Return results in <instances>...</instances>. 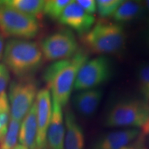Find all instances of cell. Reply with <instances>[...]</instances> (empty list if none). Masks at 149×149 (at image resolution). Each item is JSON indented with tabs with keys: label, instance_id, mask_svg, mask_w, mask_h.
I'll use <instances>...</instances> for the list:
<instances>
[{
	"label": "cell",
	"instance_id": "484cf974",
	"mask_svg": "<svg viewBox=\"0 0 149 149\" xmlns=\"http://www.w3.org/2000/svg\"><path fill=\"white\" fill-rule=\"evenodd\" d=\"M141 129H142V132L144 133V135L149 136V118L145 122L144 125L141 126Z\"/></svg>",
	"mask_w": 149,
	"mask_h": 149
},
{
	"label": "cell",
	"instance_id": "7c38bea8",
	"mask_svg": "<svg viewBox=\"0 0 149 149\" xmlns=\"http://www.w3.org/2000/svg\"><path fill=\"white\" fill-rule=\"evenodd\" d=\"M139 135L137 128H125L107 133L95 141L92 149H122L129 146Z\"/></svg>",
	"mask_w": 149,
	"mask_h": 149
},
{
	"label": "cell",
	"instance_id": "ba28073f",
	"mask_svg": "<svg viewBox=\"0 0 149 149\" xmlns=\"http://www.w3.org/2000/svg\"><path fill=\"white\" fill-rule=\"evenodd\" d=\"M112 75V63L106 55H99L86 61L80 68L74 84L76 91L97 88Z\"/></svg>",
	"mask_w": 149,
	"mask_h": 149
},
{
	"label": "cell",
	"instance_id": "277c9868",
	"mask_svg": "<svg viewBox=\"0 0 149 149\" xmlns=\"http://www.w3.org/2000/svg\"><path fill=\"white\" fill-rule=\"evenodd\" d=\"M148 118V102L139 99H124L109 108L104 117V125L109 128H141Z\"/></svg>",
	"mask_w": 149,
	"mask_h": 149
},
{
	"label": "cell",
	"instance_id": "d6986e66",
	"mask_svg": "<svg viewBox=\"0 0 149 149\" xmlns=\"http://www.w3.org/2000/svg\"><path fill=\"white\" fill-rule=\"evenodd\" d=\"M10 111L8 99L6 93L0 95V142L5 137L10 122Z\"/></svg>",
	"mask_w": 149,
	"mask_h": 149
},
{
	"label": "cell",
	"instance_id": "3957f363",
	"mask_svg": "<svg viewBox=\"0 0 149 149\" xmlns=\"http://www.w3.org/2000/svg\"><path fill=\"white\" fill-rule=\"evenodd\" d=\"M81 38L83 44L93 53L104 55L115 54L125 47L127 35L120 24L100 20Z\"/></svg>",
	"mask_w": 149,
	"mask_h": 149
},
{
	"label": "cell",
	"instance_id": "7a4b0ae2",
	"mask_svg": "<svg viewBox=\"0 0 149 149\" xmlns=\"http://www.w3.org/2000/svg\"><path fill=\"white\" fill-rule=\"evenodd\" d=\"M3 61L7 68L17 77L27 78L42 66L44 57L36 42L11 39L5 45Z\"/></svg>",
	"mask_w": 149,
	"mask_h": 149
},
{
	"label": "cell",
	"instance_id": "e0dca14e",
	"mask_svg": "<svg viewBox=\"0 0 149 149\" xmlns=\"http://www.w3.org/2000/svg\"><path fill=\"white\" fill-rule=\"evenodd\" d=\"M3 5L34 17H40L43 13L45 1L43 0H6Z\"/></svg>",
	"mask_w": 149,
	"mask_h": 149
},
{
	"label": "cell",
	"instance_id": "5bb4252c",
	"mask_svg": "<svg viewBox=\"0 0 149 149\" xmlns=\"http://www.w3.org/2000/svg\"><path fill=\"white\" fill-rule=\"evenodd\" d=\"M65 135L64 149H84V134L74 113L67 109L64 115Z\"/></svg>",
	"mask_w": 149,
	"mask_h": 149
},
{
	"label": "cell",
	"instance_id": "6da1fadb",
	"mask_svg": "<svg viewBox=\"0 0 149 149\" xmlns=\"http://www.w3.org/2000/svg\"><path fill=\"white\" fill-rule=\"evenodd\" d=\"M88 60L87 53L79 49L72 57L54 61L44 70L43 78L52 99L62 108L69 101L80 68Z\"/></svg>",
	"mask_w": 149,
	"mask_h": 149
},
{
	"label": "cell",
	"instance_id": "4dcf8cb0",
	"mask_svg": "<svg viewBox=\"0 0 149 149\" xmlns=\"http://www.w3.org/2000/svg\"><path fill=\"white\" fill-rule=\"evenodd\" d=\"M141 149H145V148H141Z\"/></svg>",
	"mask_w": 149,
	"mask_h": 149
},
{
	"label": "cell",
	"instance_id": "ac0fdd59",
	"mask_svg": "<svg viewBox=\"0 0 149 149\" xmlns=\"http://www.w3.org/2000/svg\"><path fill=\"white\" fill-rule=\"evenodd\" d=\"M20 126L21 122L10 118L5 137L0 142V149H13L16 146Z\"/></svg>",
	"mask_w": 149,
	"mask_h": 149
},
{
	"label": "cell",
	"instance_id": "44dd1931",
	"mask_svg": "<svg viewBox=\"0 0 149 149\" xmlns=\"http://www.w3.org/2000/svg\"><path fill=\"white\" fill-rule=\"evenodd\" d=\"M122 2V0H98L96 1L97 11L103 18L112 17Z\"/></svg>",
	"mask_w": 149,
	"mask_h": 149
},
{
	"label": "cell",
	"instance_id": "7402d4cb",
	"mask_svg": "<svg viewBox=\"0 0 149 149\" xmlns=\"http://www.w3.org/2000/svg\"><path fill=\"white\" fill-rule=\"evenodd\" d=\"M138 82L144 100L149 102V63L140 66L137 73Z\"/></svg>",
	"mask_w": 149,
	"mask_h": 149
},
{
	"label": "cell",
	"instance_id": "4fadbf2b",
	"mask_svg": "<svg viewBox=\"0 0 149 149\" xmlns=\"http://www.w3.org/2000/svg\"><path fill=\"white\" fill-rule=\"evenodd\" d=\"M102 96L103 93L100 88L79 91L72 97V105L81 116L91 117L97 110Z\"/></svg>",
	"mask_w": 149,
	"mask_h": 149
},
{
	"label": "cell",
	"instance_id": "4316f807",
	"mask_svg": "<svg viewBox=\"0 0 149 149\" xmlns=\"http://www.w3.org/2000/svg\"><path fill=\"white\" fill-rule=\"evenodd\" d=\"M13 149H28V148L26 146H23V145L17 144V145H16V146Z\"/></svg>",
	"mask_w": 149,
	"mask_h": 149
},
{
	"label": "cell",
	"instance_id": "5b68a950",
	"mask_svg": "<svg viewBox=\"0 0 149 149\" xmlns=\"http://www.w3.org/2000/svg\"><path fill=\"white\" fill-rule=\"evenodd\" d=\"M0 31L4 36L29 40L40 32V24L34 17L6 6L0 1Z\"/></svg>",
	"mask_w": 149,
	"mask_h": 149
},
{
	"label": "cell",
	"instance_id": "603a6c76",
	"mask_svg": "<svg viewBox=\"0 0 149 149\" xmlns=\"http://www.w3.org/2000/svg\"><path fill=\"white\" fill-rule=\"evenodd\" d=\"M10 81V72L4 64H0V95L5 90Z\"/></svg>",
	"mask_w": 149,
	"mask_h": 149
},
{
	"label": "cell",
	"instance_id": "9a60e30c",
	"mask_svg": "<svg viewBox=\"0 0 149 149\" xmlns=\"http://www.w3.org/2000/svg\"><path fill=\"white\" fill-rule=\"evenodd\" d=\"M37 123L35 102L29 113L22 120L19 133L20 144L28 149H37Z\"/></svg>",
	"mask_w": 149,
	"mask_h": 149
},
{
	"label": "cell",
	"instance_id": "9c48e42d",
	"mask_svg": "<svg viewBox=\"0 0 149 149\" xmlns=\"http://www.w3.org/2000/svg\"><path fill=\"white\" fill-rule=\"evenodd\" d=\"M37 111V149H46V135L52 116V96L48 88L38 91L35 100Z\"/></svg>",
	"mask_w": 149,
	"mask_h": 149
},
{
	"label": "cell",
	"instance_id": "f546056e",
	"mask_svg": "<svg viewBox=\"0 0 149 149\" xmlns=\"http://www.w3.org/2000/svg\"><path fill=\"white\" fill-rule=\"evenodd\" d=\"M146 42H147V44H148V45L149 46V33H148V35H147V37H146Z\"/></svg>",
	"mask_w": 149,
	"mask_h": 149
},
{
	"label": "cell",
	"instance_id": "8fae6325",
	"mask_svg": "<svg viewBox=\"0 0 149 149\" xmlns=\"http://www.w3.org/2000/svg\"><path fill=\"white\" fill-rule=\"evenodd\" d=\"M52 116L46 135V149H64L65 127L62 107L52 99Z\"/></svg>",
	"mask_w": 149,
	"mask_h": 149
},
{
	"label": "cell",
	"instance_id": "52a82bcc",
	"mask_svg": "<svg viewBox=\"0 0 149 149\" xmlns=\"http://www.w3.org/2000/svg\"><path fill=\"white\" fill-rule=\"evenodd\" d=\"M37 86L33 80L13 81L9 86L8 102L10 117L21 122L36 100Z\"/></svg>",
	"mask_w": 149,
	"mask_h": 149
},
{
	"label": "cell",
	"instance_id": "8992f818",
	"mask_svg": "<svg viewBox=\"0 0 149 149\" xmlns=\"http://www.w3.org/2000/svg\"><path fill=\"white\" fill-rule=\"evenodd\" d=\"M40 46L44 59L49 61L70 58L79 51L73 32L66 29L48 35L42 40Z\"/></svg>",
	"mask_w": 149,
	"mask_h": 149
},
{
	"label": "cell",
	"instance_id": "ffe728a7",
	"mask_svg": "<svg viewBox=\"0 0 149 149\" xmlns=\"http://www.w3.org/2000/svg\"><path fill=\"white\" fill-rule=\"evenodd\" d=\"M70 0H48L45 1L43 13L52 19H59L63 11L68 3Z\"/></svg>",
	"mask_w": 149,
	"mask_h": 149
},
{
	"label": "cell",
	"instance_id": "f1b7e54d",
	"mask_svg": "<svg viewBox=\"0 0 149 149\" xmlns=\"http://www.w3.org/2000/svg\"><path fill=\"white\" fill-rule=\"evenodd\" d=\"M122 149H137V148H136L134 145H129V146H126L125 148H124Z\"/></svg>",
	"mask_w": 149,
	"mask_h": 149
},
{
	"label": "cell",
	"instance_id": "30bf717a",
	"mask_svg": "<svg viewBox=\"0 0 149 149\" xmlns=\"http://www.w3.org/2000/svg\"><path fill=\"white\" fill-rule=\"evenodd\" d=\"M59 23L69 27L77 34L83 36L93 26L95 22L94 15L85 12L75 1H70L59 18Z\"/></svg>",
	"mask_w": 149,
	"mask_h": 149
},
{
	"label": "cell",
	"instance_id": "cb8c5ba5",
	"mask_svg": "<svg viewBox=\"0 0 149 149\" xmlns=\"http://www.w3.org/2000/svg\"><path fill=\"white\" fill-rule=\"evenodd\" d=\"M75 2L86 13L93 15L97 12V3L95 0H77Z\"/></svg>",
	"mask_w": 149,
	"mask_h": 149
},
{
	"label": "cell",
	"instance_id": "2e32d148",
	"mask_svg": "<svg viewBox=\"0 0 149 149\" xmlns=\"http://www.w3.org/2000/svg\"><path fill=\"white\" fill-rule=\"evenodd\" d=\"M144 9V3L140 1H123L112 17L115 23H127L140 17Z\"/></svg>",
	"mask_w": 149,
	"mask_h": 149
},
{
	"label": "cell",
	"instance_id": "d4e9b609",
	"mask_svg": "<svg viewBox=\"0 0 149 149\" xmlns=\"http://www.w3.org/2000/svg\"><path fill=\"white\" fill-rule=\"evenodd\" d=\"M3 50H4V39L3 35L0 33V59L3 57Z\"/></svg>",
	"mask_w": 149,
	"mask_h": 149
},
{
	"label": "cell",
	"instance_id": "83f0119b",
	"mask_svg": "<svg viewBox=\"0 0 149 149\" xmlns=\"http://www.w3.org/2000/svg\"><path fill=\"white\" fill-rule=\"evenodd\" d=\"M144 3V8H146L148 11L149 12V0H147V1H145Z\"/></svg>",
	"mask_w": 149,
	"mask_h": 149
}]
</instances>
